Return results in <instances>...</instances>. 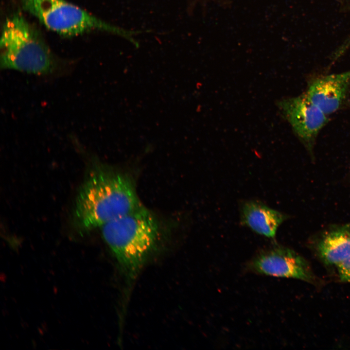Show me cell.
Listing matches in <instances>:
<instances>
[{"label":"cell","mask_w":350,"mask_h":350,"mask_svg":"<svg viewBox=\"0 0 350 350\" xmlns=\"http://www.w3.org/2000/svg\"><path fill=\"white\" fill-rule=\"evenodd\" d=\"M132 179L101 165L89 172L79 190L73 221L82 233L124 215L141 205Z\"/></svg>","instance_id":"6da1fadb"},{"label":"cell","mask_w":350,"mask_h":350,"mask_svg":"<svg viewBox=\"0 0 350 350\" xmlns=\"http://www.w3.org/2000/svg\"><path fill=\"white\" fill-rule=\"evenodd\" d=\"M101 228L122 271L132 281L158 242L160 228L157 218L141 205Z\"/></svg>","instance_id":"7a4b0ae2"},{"label":"cell","mask_w":350,"mask_h":350,"mask_svg":"<svg viewBox=\"0 0 350 350\" xmlns=\"http://www.w3.org/2000/svg\"><path fill=\"white\" fill-rule=\"evenodd\" d=\"M0 67L37 75L54 73L59 68L39 31L21 14L6 19L0 41Z\"/></svg>","instance_id":"3957f363"},{"label":"cell","mask_w":350,"mask_h":350,"mask_svg":"<svg viewBox=\"0 0 350 350\" xmlns=\"http://www.w3.org/2000/svg\"><path fill=\"white\" fill-rule=\"evenodd\" d=\"M24 10L47 28L66 36L101 30L133 41V32L106 23L66 0H20Z\"/></svg>","instance_id":"277c9868"},{"label":"cell","mask_w":350,"mask_h":350,"mask_svg":"<svg viewBox=\"0 0 350 350\" xmlns=\"http://www.w3.org/2000/svg\"><path fill=\"white\" fill-rule=\"evenodd\" d=\"M248 268L258 274L313 282L315 277L307 261L293 249L275 245L258 253Z\"/></svg>","instance_id":"5b68a950"},{"label":"cell","mask_w":350,"mask_h":350,"mask_svg":"<svg viewBox=\"0 0 350 350\" xmlns=\"http://www.w3.org/2000/svg\"><path fill=\"white\" fill-rule=\"evenodd\" d=\"M279 109L294 132L308 149L311 150L328 115L303 94L279 102Z\"/></svg>","instance_id":"8992f818"},{"label":"cell","mask_w":350,"mask_h":350,"mask_svg":"<svg viewBox=\"0 0 350 350\" xmlns=\"http://www.w3.org/2000/svg\"><path fill=\"white\" fill-rule=\"evenodd\" d=\"M350 89V70H348L316 78L309 85L305 94L329 116L341 108Z\"/></svg>","instance_id":"52a82bcc"},{"label":"cell","mask_w":350,"mask_h":350,"mask_svg":"<svg viewBox=\"0 0 350 350\" xmlns=\"http://www.w3.org/2000/svg\"><path fill=\"white\" fill-rule=\"evenodd\" d=\"M286 218L284 214L257 200H245L240 206L242 225L269 238L275 237L279 227Z\"/></svg>","instance_id":"ba28073f"},{"label":"cell","mask_w":350,"mask_h":350,"mask_svg":"<svg viewBox=\"0 0 350 350\" xmlns=\"http://www.w3.org/2000/svg\"><path fill=\"white\" fill-rule=\"evenodd\" d=\"M316 249L324 264L337 266L350 254V226L343 225L327 231L318 241Z\"/></svg>","instance_id":"9c48e42d"},{"label":"cell","mask_w":350,"mask_h":350,"mask_svg":"<svg viewBox=\"0 0 350 350\" xmlns=\"http://www.w3.org/2000/svg\"><path fill=\"white\" fill-rule=\"evenodd\" d=\"M339 278L342 282H350V254L337 266Z\"/></svg>","instance_id":"30bf717a"},{"label":"cell","mask_w":350,"mask_h":350,"mask_svg":"<svg viewBox=\"0 0 350 350\" xmlns=\"http://www.w3.org/2000/svg\"><path fill=\"white\" fill-rule=\"evenodd\" d=\"M340 3L343 9L350 11V0H336ZM350 47V35L345 39L340 46L338 48V52L344 53Z\"/></svg>","instance_id":"8fae6325"}]
</instances>
